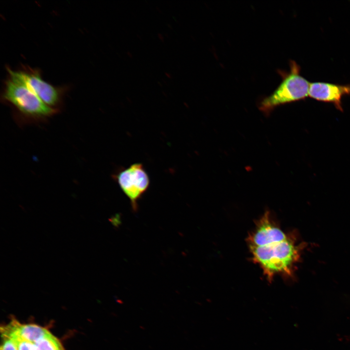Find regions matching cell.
I'll return each mask as SVG.
<instances>
[{"mask_svg": "<svg viewBox=\"0 0 350 350\" xmlns=\"http://www.w3.org/2000/svg\"><path fill=\"white\" fill-rule=\"evenodd\" d=\"M350 95V84L339 85L326 82L310 83L308 96L316 100L333 103L342 110L341 99Z\"/></svg>", "mask_w": 350, "mask_h": 350, "instance_id": "cell-7", "label": "cell"}, {"mask_svg": "<svg viewBox=\"0 0 350 350\" xmlns=\"http://www.w3.org/2000/svg\"><path fill=\"white\" fill-rule=\"evenodd\" d=\"M8 76L4 82L1 98L22 117L40 121L58 111L46 105L28 87L18 70L7 68Z\"/></svg>", "mask_w": 350, "mask_h": 350, "instance_id": "cell-3", "label": "cell"}, {"mask_svg": "<svg viewBox=\"0 0 350 350\" xmlns=\"http://www.w3.org/2000/svg\"><path fill=\"white\" fill-rule=\"evenodd\" d=\"M0 350H64L59 339L46 328L16 319L0 327Z\"/></svg>", "mask_w": 350, "mask_h": 350, "instance_id": "cell-2", "label": "cell"}, {"mask_svg": "<svg viewBox=\"0 0 350 350\" xmlns=\"http://www.w3.org/2000/svg\"><path fill=\"white\" fill-rule=\"evenodd\" d=\"M113 179L129 199L133 209H136L138 200L149 187V176L141 163H134L122 168L113 174Z\"/></svg>", "mask_w": 350, "mask_h": 350, "instance_id": "cell-5", "label": "cell"}, {"mask_svg": "<svg viewBox=\"0 0 350 350\" xmlns=\"http://www.w3.org/2000/svg\"><path fill=\"white\" fill-rule=\"evenodd\" d=\"M18 71L28 87L46 105L58 109L65 88L54 86L45 81L38 69L23 66Z\"/></svg>", "mask_w": 350, "mask_h": 350, "instance_id": "cell-6", "label": "cell"}, {"mask_svg": "<svg viewBox=\"0 0 350 350\" xmlns=\"http://www.w3.org/2000/svg\"><path fill=\"white\" fill-rule=\"evenodd\" d=\"M282 80L275 90L263 98L259 104L260 109L269 113L276 107L302 100L308 96L310 83L300 74V67L294 60L290 61V70H278Z\"/></svg>", "mask_w": 350, "mask_h": 350, "instance_id": "cell-4", "label": "cell"}, {"mask_svg": "<svg viewBox=\"0 0 350 350\" xmlns=\"http://www.w3.org/2000/svg\"><path fill=\"white\" fill-rule=\"evenodd\" d=\"M304 246L290 233L261 245L249 246V249L253 261L260 266L268 281L271 282L277 275L292 277Z\"/></svg>", "mask_w": 350, "mask_h": 350, "instance_id": "cell-1", "label": "cell"}]
</instances>
